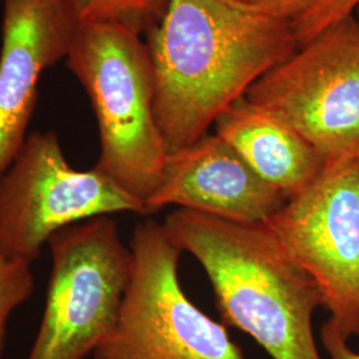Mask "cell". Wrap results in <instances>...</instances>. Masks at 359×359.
Wrapping results in <instances>:
<instances>
[{"label": "cell", "instance_id": "2e32d148", "mask_svg": "<svg viewBox=\"0 0 359 359\" xmlns=\"http://www.w3.org/2000/svg\"><path fill=\"white\" fill-rule=\"evenodd\" d=\"M354 15H355V16H357V19H358V22H359V3L358 4H357V7H355V10H354Z\"/></svg>", "mask_w": 359, "mask_h": 359}, {"label": "cell", "instance_id": "277c9868", "mask_svg": "<svg viewBox=\"0 0 359 359\" xmlns=\"http://www.w3.org/2000/svg\"><path fill=\"white\" fill-rule=\"evenodd\" d=\"M128 287L112 330L93 359H246L224 323L185 295L179 281L181 250L163 224L139 222L132 234Z\"/></svg>", "mask_w": 359, "mask_h": 359}, {"label": "cell", "instance_id": "8fae6325", "mask_svg": "<svg viewBox=\"0 0 359 359\" xmlns=\"http://www.w3.org/2000/svg\"><path fill=\"white\" fill-rule=\"evenodd\" d=\"M213 126L261 179L287 198L309 187L327 164L283 118L245 96L222 111Z\"/></svg>", "mask_w": 359, "mask_h": 359}, {"label": "cell", "instance_id": "52a82bcc", "mask_svg": "<svg viewBox=\"0 0 359 359\" xmlns=\"http://www.w3.org/2000/svg\"><path fill=\"white\" fill-rule=\"evenodd\" d=\"M123 212L144 204L95 168L71 167L55 130H35L0 175V253L32 265L55 233Z\"/></svg>", "mask_w": 359, "mask_h": 359}, {"label": "cell", "instance_id": "4fadbf2b", "mask_svg": "<svg viewBox=\"0 0 359 359\" xmlns=\"http://www.w3.org/2000/svg\"><path fill=\"white\" fill-rule=\"evenodd\" d=\"M34 290L35 277L31 264L0 253V359L4 355L10 317L31 298Z\"/></svg>", "mask_w": 359, "mask_h": 359}, {"label": "cell", "instance_id": "30bf717a", "mask_svg": "<svg viewBox=\"0 0 359 359\" xmlns=\"http://www.w3.org/2000/svg\"><path fill=\"white\" fill-rule=\"evenodd\" d=\"M286 200L228 142L208 133L169 154L158 188L144 203V215L176 205L233 221L265 222Z\"/></svg>", "mask_w": 359, "mask_h": 359}, {"label": "cell", "instance_id": "e0dca14e", "mask_svg": "<svg viewBox=\"0 0 359 359\" xmlns=\"http://www.w3.org/2000/svg\"><path fill=\"white\" fill-rule=\"evenodd\" d=\"M0 1H1V0H0Z\"/></svg>", "mask_w": 359, "mask_h": 359}, {"label": "cell", "instance_id": "6da1fadb", "mask_svg": "<svg viewBox=\"0 0 359 359\" xmlns=\"http://www.w3.org/2000/svg\"><path fill=\"white\" fill-rule=\"evenodd\" d=\"M144 36L169 154L203 139L222 111L298 50L292 20L231 0H169Z\"/></svg>", "mask_w": 359, "mask_h": 359}, {"label": "cell", "instance_id": "7c38bea8", "mask_svg": "<svg viewBox=\"0 0 359 359\" xmlns=\"http://www.w3.org/2000/svg\"><path fill=\"white\" fill-rule=\"evenodd\" d=\"M79 22L117 23L145 35L167 11L169 0H65Z\"/></svg>", "mask_w": 359, "mask_h": 359}, {"label": "cell", "instance_id": "9a60e30c", "mask_svg": "<svg viewBox=\"0 0 359 359\" xmlns=\"http://www.w3.org/2000/svg\"><path fill=\"white\" fill-rule=\"evenodd\" d=\"M321 341L330 359H359V353L348 347L346 339L332 318L322 325Z\"/></svg>", "mask_w": 359, "mask_h": 359}, {"label": "cell", "instance_id": "5b68a950", "mask_svg": "<svg viewBox=\"0 0 359 359\" xmlns=\"http://www.w3.org/2000/svg\"><path fill=\"white\" fill-rule=\"evenodd\" d=\"M46 308L27 359H84L112 330L133 257L111 216L55 233Z\"/></svg>", "mask_w": 359, "mask_h": 359}, {"label": "cell", "instance_id": "5bb4252c", "mask_svg": "<svg viewBox=\"0 0 359 359\" xmlns=\"http://www.w3.org/2000/svg\"><path fill=\"white\" fill-rule=\"evenodd\" d=\"M234 3L255 8L261 13L286 20H295L297 18L308 13L309 10L320 0H231Z\"/></svg>", "mask_w": 359, "mask_h": 359}, {"label": "cell", "instance_id": "3957f363", "mask_svg": "<svg viewBox=\"0 0 359 359\" xmlns=\"http://www.w3.org/2000/svg\"><path fill=\"white\" fill-rule=\"evenodd\" d=\"M117 23L79 22L65 59L90 97L100 135L95 169L142 204L158 188L169 151L154 116L145 39Z\"/></svg>", "mask_w": 359, "mask_h": 359}, {"label": "cell", "instance_id": "8992f818", "mask_svg": "<svg viewBox=\"0 0 359 359\" xmlns=\"http://www.w3.org/2000/svg\"><path fill=\"white\" fill-rule=\"evenodd\" d=\"M245 97L294 128L326 163L359 157V22L348 13L273 67Z\"/></svg>", "mask_w": 359, "mask_h": 359}, {"label": "cell", "instance_id": "7a4b0ae2", "mask_svg": "<svg viewBox=\"0 0 359 359\" xmlns=\"http://www.w3.org/2000/svg\"><path fill=\"white\" fill-rule=\"evenodd\" d=\"M163 225L205 270L225 326L250 335L271 359H322L313 333L321 289L265 222L180 208Z\"/></svg>", "mask_w": 359, "mask_h": 359}, {"label": "cell", "instance_id": "9c48e42d", "mask_svg": "<svg viewBox=\"0 0 359 359\" xmlns=\"http://www.w3.org/2000/svg\"><path fill=\"white\" fill-rule=\"evenodd\" d=\"M0 175L20 154L41 74L67 59L79 19L65 0H1Z\"/></svg>", "mask_w": 359, "mask_h": 359}, {"label": "cell", "instance_id": "ba28073f", "mask_svg": "<svg viewBox=\"0 0 359 359\" xmlns=\"http://www.w3.org/2000/svg\"><path fill=\"white\" fill-rule=\"evenodd\" d=\"M265 224L320 286L342 337H359V157L327 163Z\"/></svg>", "mask_w": 359, "mask_h": 359}]
</instances>
